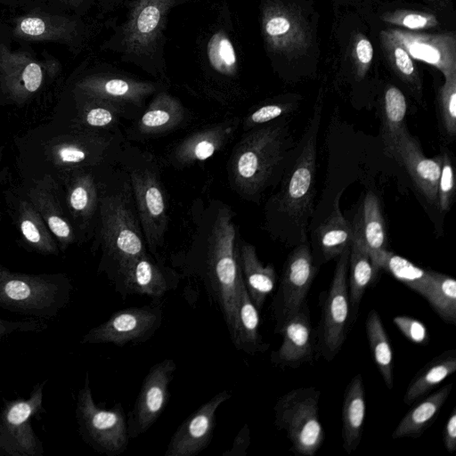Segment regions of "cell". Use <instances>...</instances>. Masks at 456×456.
<instances>
[{
	"label": "cell",
	"mask_w": 456,
	"mask_h": 456,
	"mask_svg": "<svg viewBox=\"0 0 456 456\" xmlns=\"http://www.w3.org/2000/svg\"><path fill=\"white\" fill-rule=\"evenodd\" d=\"M208 232L182 260H174L173 265L182 268L185 274L202 281L208 294L218 305L232 339L236 329L238 286L242 273L237 230L231 210L226 208L216 210Z\"/></svg>",
	"instance_id": "1"
},
{
	"label": "cell",
	"mask_w": 456,
	"mask_h": 456,
	"mask_svg": "<svg viewBox=\"0 0 456 456\" xmlns=\"http://www.w3.org/2000/svg\"><path fill=\"white\" fill-rule=\"evenodd\" d=\"M190 0H128L126 17L114 28L104 48L123 61L135 64L155 77L166 72L165 30L170 11Z\"/></svg>",
	"instance_id": "2"
},
{
	"label": "cell",
	"mask_w": 456,
	"mask_h": 456,
	"mask_svg": "<svg viewBox=\"0 0 456 456\" xmlns=\"http://www.w3.org/2000/svg\"><path fill=\"white\" fill-rule=\"evenodd\" d=\"M319 119L320 114H314L305 144L281 191L273 201L278 224H281L279 237L289 245L306 241L305 230L314 207Z\"/></svg>",
	"instance_id": "3"
},
{
	"label": "cell",
	"mask_w": 456,
	"mask_h": 456,
	"mask_svg": "<svg viewBox=\"0 0 456 456\" xmlns=\"http://www.w3.org/2000/svg\"><path fill=\"white\" fill-rule=\"evenodd\" d=\"M72 284L62 273L29 274L0 265V308L37 320L58 315L70 301Z\"/></svg>",
	"instance_id": "4"
},
{
	"label": "cell",
	"mask_w": 456,
	"mask_h": 456,
	"mask_svg": "<svg viewBox=\"0 0 456 456\" xmlns=\"http://www.w3.org/2000/svg\"><path fill=\"white\" fill-rule=\"evenodd\" d=\"M285 126L275 123L247 135L232 158V174L236 186L254 196L266 187L289 150Z\"/></svg>",
	"instance_id": "5"
},
{
	"label": "cell",
	"mask_w": 456,
	"mask_h": 456,
	"mask_svg": "<svg viewBox=\"0 0 456 456\" xmlns=\"http://www.w3.org/2000/svg\"><path fill=\"white\" fill-rule=\"evenodd\" d=\"M321 391L298 387L281 395L274 405V424L285 432L291 451L298 456H314L324 441L319 418Z\"/></svg>",
	"instance_id": "6"
},
{
	"label": "cell",
	"mask_w": 456,
	"mask_h": 456,
	"mask_svg": "<svg viewBox=\"0 0 456 456\" xmlns=\"http://www.w3.org/2000/svg\"><path fill=\"white\" fill-rule=\"evenodd\" d=\"M76 418L81 437L98 452L118 456L126 451L129 436L124 409L121 403L110 409L99 407L92 395L88 373L77 394Z\"/></svg>",
	"instance_id": "7"
},
{
	"label": "cell",
	"mask_w": 456,
	"mask_h": 456,
	"mask_svg": "<svg viewBox=\"0 0 456 456\" xmlns=\"http://www.w3.org/2000/svg\"><path fill=\"white\" fill-rule=\"evenodd\" d=\"M101 239L104 259L110 263L111 274L118 267L146 254L135 216L122 195L100 200Z\"/></svg>",
	"instance_id": "8"
},
{
	"label": "cell",
	"mask_w": 456,
	"mask_h": 456,
	"mask_svg": "<svg viewBox=\"0 0 456 456\" xmlns=\"http://www.w3.org/2000/svg\"><path fill=\"white\" fill-rule=\"evenodd\" d=\"M349 253L350 247L338 256L330 286L322 299L316 344L326 361L333 360L341 350L351 321L347 288Z\"/></svg>",
	"instance_id": "9"
},
{
	"label": "cell",
	"mask_w": 456,
	"mask_h": 456,
	"mask_svg": "<svg viewBox=\"0 0 456 456\" xmlns=\"http://www.w3.org/2000/svg\"><path fill=\"white\" fill-rule=\"evenodd\" d=\"M45 382L34 386L27 399L8 401L0 411V455L40 456L43 445L30 419L43 411Z\"/></svg>",
	"instance_id": "10"
},
{
	"label": "cell",
	"mask_w": 456,
	"mask_h": 456,
	"mask_svg": "<svg viewBox=\"0 0 456 456\" xmlns=\"http://www.w3.org/2000/svg\"><path fill=\"white\" fill-rule=\"evenodd\" d=\"M162 317L159 303L122 309L87 331L80 343L114 344L118 346L142 343L154 335L161 325Z\"/></svg>",
	"instance_id": "11"
},
{
	"label": "cell",
	"mask_w": 456,
	"mask_h": 456,
	"mask_svg": "<svg viewBox=\"0 0 456 456\" xmlns=\"http://www.w3.org/2000/svg\"><path fill=\"white\" fill-rule=\"evenodd\" d=\"M319 265L307 241L297 245L282 268L279 289L272 303L276 323L298 310L305 302Z\"/></svg>",
	"instance_id": "12"
},
{
	"label": "cell",
	"mask_w": 456,
	"mask_h": 456,
	"mask_svg": "<svg viewBox=\"0 0 456 456\" xmlns=\"http://www.w3.org/2000/svg\"><path fill=\"white\" fill-rule=\"evenodd\" d=\"M175 369V361L167 358L150 369L127 417L129 438L142 435L159 419L168 403L169 385Z\"/></svg>",
	"instance_id": "13"
},
{
	"label": "cell",
	"mask_w": 456,
	"mask_h": 456,
	"mask_svg": "<svg viewBox=\"0 0 456 456\" xmlns=\"http://www.w3.org/2000/svg\"><path fill=\"white\" fill-rule=\"evenodd\" d=\"M109 276L123 297L143 295L155 299L175 289L180 279L176 272L156 262L147 253L118 267Z\"/></svg>",
	"instance_id": "14"
},
{
	"label": "cell",
	"mask_w": 456,
	"mask_h": 456,
	"mask_svg": "<svg viewBox=\"0 0 456 456\" xmlns=\"http://www.w3.org/2000/svg\"><path fill=\"white\" fill-rule=\"evenodd\" d=\"M144 237L151 253L162 246L167 227V208L160 183L149 170H135L130 175Z\"/></svg>",
	"instance_id": "15"
},
{
	"label": "cell",
	"mask_w": 456,
	"mask_h": 456,
	"mask_svg": "<svg viewBox=\"0 0 456 456\" xmlns=\"http://www.w3.org/2000/svg\"><path fill=\"white\" fill-rule=\"evenodd\" d=\"M309 314L305 302L298 310L276 323L275 331L281 336V344L271 354L273 364L298 368L313 361L316 342Z\"/></svg>",
	"instance_id": "16"
},
{
	"label": "cell",
	"mask_w": 456,
	"mask_h": 456,
	"mask_svg": "<svg viewBox=\"0 0 456 456\" xmlns=\"http://www.w3.org/2000/svg\"><path fill=\"white\" fill-rule=\"evenodd\" d=\"M231 396L221 391L191 414L174 433L164 455L193 456L203 451L212 439L217 409Z\"/></svg>",
	"instance_id": "17"
},
{
	"label": "cell",
	"mask_w": 456,
	"mask_h": 456,
	"mask_svg": "<svg viewBox=\"0 0 456 456\" xmlns=\"http://www.w3.org/2000/svg\"><path fill=\"white\" fill-rule=\"evenodd\" d=\"M387 154L404 167L415 186L432 204H436L437 186L441 172V155L427 158L419 143L405 129L395 142L386 149Z\"/></svg>",
	"instance_id": "18"
},
{
	"label": "cell",
	"mask_w": 456,
	"mask_h": 456,
	"mask_svg": "<svg viewBox=\"0 0 456 456\" xmlns=\"http://www.w3.org/2000/svg\"><path fill=\"white\" fill-rule=\"evenodd\" d=\"M412 59L438 69L444 78L456 74V37L453 34L414 33L398 28L386 31Z\"/></svg>",
	"instance_id": "19"
},
{
	"label": "cell",
	"mask_w": 456,
	"mask_h": 456,
	"mask_svg": "<svg viewBox=\"0 0 456 456\" xmlns=\"http://www.w3.org/2000/svg\"><path fill=\"white\" fill-rule=\"evenodd\" d=\"M77 88L88 98L118 104L140 103L155 93L158 86L116 73H98L83 78L77 83Z\"/></svg>",
	"instance_id": "20"
},
{
	"label": "cell",
	"mask_w": 456,
	"mask_h": 456,
	"mask_svg": "<svg viewBox=\"0 0 456 456\" xmlns=\"http://www.w3.org/2000/svg\"><path fill=\"white\" fill-rule=\"evenodd\" d=\"M103 139L86 134L64 135L51 142L46 152L49 159L57 167H85L102 159L109 146Z\"/></svg>",
	"instance_id": "21"
},
{
	"label": "cell",
	"mask_w": 456,
	"mask_h": 456,
	"mask_svg": "<svg viewBox=\"0 0 456 456\" xmlns=\"http://www.w3.org/2000/svg\"><path fill=\"white\" fill-rule=\"evenodd\" d=\"M262 32L269 50L284 52L305 42L299 21L284 7L267 4L262 12Z\"/></svg>",
	"instance_id": "22"
},
{
	"label": "cell",
	"mask_w": 456,
	"mask_h": 456,
	"mask_svg": "<svg viewBox=\"0 0 456 456\" xmlns=\"http://www.w3.org/2000/svg\"><path fill=\"white\" fill-rule=\"evenodd\" d=\"M339 198L338 194L330 215L315 231L316 248L311 251L318 265L338 257L353 240L352 225L340 211Z\"/></svg>",
	"instance_id": "23"
},
{
	"label": "cell",
	"mask_w": 456,
	"mask_h": 456,
	"mask_svg": "<svg viewBox=\"0 0 456 456\" xmlns=\"http://www.w3.org/2000/svg\"><path fill=\"white\" fill-rule=\"evenodd\" d=\"M0 64L4 86L14 100L23 101L41 86L43 69L30 58L6 53L2 56Z\"/></svg>",
	"instance_id": "24"
},
{
	"label": "cell",
	"mask_w": 456,
	"mask_h": 456,
	"mask_svg": "<svg viewBox=\"0 0 456 456\" xmlns=\"http://www.w3.org/2000/svg\"><path fill=\"white\" fill-rule=\"evenodd\" d=\"M365 412L363 379L361 374H356L345 390L342 404V446L347 454L354 452L361 443Z\"/></svg>",
	"instance_id": "25"
},
{
	"label": "cell",
	"mask_w": 456,
	"mask_h": 456,
	"mask_svg": "<svg viewBox=\"0 0 456 456\" xmlns=\"http://www.w3.org/2000/svg\"><path fill=\"white\" fill-rule=\"evenodd\" d=\"M239 261L248 294L260 311L275 287V269L272 264L264 265L257 257L255 247L244 241L239 247Z\"/></svg>",
	"instance_id": "26"
},
{
	"label": "cell",
	"mask_w": 456,
	"mask_h": 456,
	"mask_svg": "<svg viewBox=\"0 0 456 456\" xmlns=\"http://www.w3.org/2000/svg\"><path fill=\"white\" fill-rule=\"evenodd\" d=\"M50 182L46 177L35 183L28 192L31 204L40 214L52 234L58 240L61 248L64 250L69 245L74 242L75 235L73 229L67 220L62 208L51 190Z\"/></svg>",
	"instance_id": "27"
},
{
	"label": "cell",
	"mask_w": 456,
	"mask_h": 456,
	"mask_svg": "<svg viewBox=\"0 0 456 456\" xmlns=\"http://www.w3.org/2000/svg\"><path fill=\"white\" fill-rule=\"evenodd\" d=\"M353 240L360 242L370 253L387 248L385 220L377 196L369 191L352 223Z\"/></svg>",
	"instance_id": "28"
},
{
	"label": "cell",
	"mask_w": 456,
	"mask_h": 456,
	"mask_svg": "<svg viewBox=\"0 0 456 456\" xmlns=\"http://www.w3.org/2000/svg\"><path fill=\"white\" fill-rule=\"evenodd\" d=\"M259 310L251 301L241 276L238 286L235 334L232 342L238 350L248 354L264 352L267 345L259 333Z\"/></svg>",
	"instance_id": "29"
},
{
	"label": "cell",
	"mask_w": 456,
	"mask_h": 456,
	"mask_svg": "<svg viewBox=\"0 0 456 456\" xmlns=\"http://www.w3.org/2000/svg\"><path fill=\"white\" fill-rule=\"evenodd\" d=\"M452 388V384H446L412 406L399 421L392 438L419 437L436 420Z\"/></svg>",
	"instance_id": "30"
},
{
	"label": "cell",
	"mask_w": 456,
	"mask_h": 456,
	"mask_svg": "<svg viewBox=\"0 0 456 456\" xmlns=\"http://www.w3.org/2000/svg\"><path fill=\"white\" fill-rule=\"evenodd\" d=\"M379 273L369 251L360 242L353 240L347 271L350 315L353 316V320L357 314L359 305L367 288L377 280Z\"/></svg>",
	"instance_id": "31"
},
{
	"label": "cell",
	"mask_w": 456,
	"mask_h": 456,
	"mask_svg": "<svg viewBox=\"0 0 456 456\" xmlns=\"http://www.w3.org/2000/svg\"><path fill=\"white\" fill-rule=\"evenodd\" d=\"M370 255L379 272L386 271L424 297L430 286L433 271L419 267L408 259L388 249L370 253Z\"/></svg>",
	"instance_id": "32"
},
{
	"label": "cell",
	"mask_w": 456,
	"mask_h": 456,
	"mask_svg": "<svg viewBox=\"0 0 456 456\" xmlns=\"http://www.w3.org/2000/svg\"><path fill=\"white\" fill-rule=\"evenodd\" d=\"M16 34L34 39L61 40L68 43L81 41L83 28L73 20L40 16L21 19L16 26Z\"/></svg>",
	"instance_id": "33"
},
{
	"label": "cell",
	"mask_w": 456,
	"mask_h": 456,
	"mask_svg": "<svg viewBox=\"0 0 456 456\" xmlns=\"http://www.w3.org/2000/svg\"><path fill=\"white\" fill-rule=\"evenodd\" d=\"M456 371V350H446L424 365L411 379L403 396L411 405Z\"/></svg>",
	"instance_id": "34"
},
{
	"label": "cell",
	"mask_w": 456,
	"mask_h": 456,
	"mask_svg": "<svg viewBox=\"0 0 456 456\" xmlns=\"http://www.w3.org/2000/svg\"><path fill=\"white\" fill-rule=\"evenodd\" d=\"M18 225L22 238L35 251L44 255L59 254L52 232L29 200H22L19 205Z\"/></svg>",
	"instance_id": "35"
},
{
	"label": "cell",
	"mask_w": 456,
	"mask_h": 456,
	"mask_svg": "<svg viewBox=\"0 0 456 456\" xmlns=\"http://www.w3.org/2000/svg\"><path fill=\"white\" fill-rule=\"evenodd\" d=\"M365 328L377 368L386 387L391 390L394 387L393 350L380 316L376 310H371L368 314Z\"/></svg>",
	"instance_id": "36"
},
{
	"label": "cell",
	"mask_w": 456,
	"mask_h": 456,
	"mask_svg": "<svg viewBox=\"0 0 456 456\" xmlns=\"http://www.w3.org/2000/svg\"><path fill=\"white\" fill-rule=\"evenodd\" d=\"M205 55L210 69L217 74L232 77L239 69V57L232 37L224 28L214 30L208 37Z\"/></svg>",
	"instance_id": "37"
},
{
	"label": "cell",
	"mask_w": 456,
	"mask_h": 456,
	"mask_svg": "<svg viewBox=\"0 0 456 456\" xmlns=\"http://www.w3.org/2000/svg\"><path fill=\"white\" fill-rule=\"evenodd\" d=\"M407 102L402 91L396 86L387 88L381 109V135L385 149L390 147L397 137L407 129L405 118Z\"/></svg>",
	"instance_id": "38"
},
{
	"label": "cell",
	"mask_w": 456,
	"mask_h": 456,
	"mask_svg": "<svg viewBox=\"0 0 456 456\" xmlns=\"http://www.w3.org/2000/svg\"><path fill=\"white\" fill-rule=\"evenodd\" d=\"M424 298L444 322L456 323V281L454 278L433 271L431 283Z\"/></svg>",
	"instance_id": "39"
},
{
	"label": "cell",
	"mask_w": 456,
	"mask_h": 456,
	"mask_svg": "<svg viewBox=\"0 0 456 456\" xmlns=\"http://www.w3.org/2000/svg\"><path fill=\"white\" fill-rule=\"evenodd\" d=\"M181 114V104L167 93L159 92L142 115L140 121L141 129L146 132H159L175 125Z\"/></svg>",
	"instance_id": "40"
},
{
	"label": "cell",
	"mask_w": 456,
	"mask_h": 456,
	"mask_svg": "<svg viewBox=\"0 0 456 456\" xmlns=\"http://www.w3.org/2000/svg\"><path fill=\"white\" fill-rule=\"evenodd\" d=\"M67 200L70 210L76 216H91L96 207L97 194L90 174H80L73 179L68 190Z\"/></svg>",
	"instance_id": "41"
},
{
	"label": "cell",
	"mask_w": 456,
	"mask_h": 456,
	"mask_svg": "<svg viewBox=\"0 0 456 456\" xmlns=\"http://www.w3.org/2000/svg\"><path fill=\"white\" fill-rule=\"evenodd\" d=\"M224 132L210 130L193 135L179 149L183 160H206L210 158L224 142Z\"/></svg>",
	"instance_id": "42"
},
{
	"label": "cell",
	"mask_w": 456,
	"mask_h": 456,
	"mask_svg": "<svg viewBox=\"0 0 456 456\" xmlns=\"http://www.w3.org/2000/svg\"><path fill=\"white\" fill-rule=\"evenodd\" d=\"M438 110L442 126L449 137L456 134V74L444 78L438 95Z\"/></svg>",
	"instance_id": "43"
},
{
	"label": "cell",
	"mask_w": 456,
	"mask_h": 456,
	"mask_svg": "<svg viewBox=\"0 0 456 456\" xmlns=\"http://www.w3.org/2000/svg\"><path fill=\"white\" fill-rule=\"evenodd\" d=\"M380 37L391 63L405 81L417 85L418 76L412 58L405 49L395 41L386 31L380 33Z\"/></svg>",
	"instance_id": "44"
},
{
	"label": "cell",
	"mask_w": 456,
	"mask_h": 456,
	"mask_svg": "<svg viewBox=\"0 0 456 456\" xmlns=\"http://www.w3.org/2000/svg\"><path fill=\"white\" fill-rule=\"evenodd\" d=\"M442 165L437 186L436 204L443 211H448L455 194V176L452 159L448 152L441 154Z\"/></svg>",
	"instance_id": "45"
},
{
	"label": "cell",
	"mask_w": 456,
	"mask_h": 456,
	"mask_svg": "<svg viewBox=\"0 0 456 456\" xmlns=\"http://www.w3.org/2000/svg\"><path fill=\"white\" fill-rule=\"evenodd\" d=\"M386 22L411 30L426 29L437 25V19L428 12L398 10L384 15Z\"/></svg>",
	"instance_id": "46"
},
{
	"label": "cell",
	"mask_w": 456,
	"mask_h": 456,
	"mask_svg": "<svg viewBox=\"0 0 456 456\" xmlns=\"http://www.w3.org/2000/svg\"><path fill=\"white\" fill-rule=\"evenodd\" d=\"M88 98V97H87ZM94 102L82 113L83 122L93 127H104L110 125L115 118V104L113 102L91 98Z\"/></svg>",
	"instance_id": "47"
},
{
	"label": "cell",
	"mask_w": 456,
	"mask_h": 456,
	"mask_svg": "<svg viewBox=\"0 0 456 456\" xmlns=\"http://www.w3.org/2000/svg\"><path fill=\"white\" fill-rule=\"evenodd\" d=\"M393 322L411 342L418 345L428 343V331L420 321L407 315H397L394 317Z\"/></svg>",
	"instance_id": "48"
},
{
	"label": "cell",
	"mask_w": 456,
	"mask_h": 456,
	"mask_svg": "<svg viewBox=\"0 0 456 456\" xmlns=\"http://www.w3.org/2000/svg\"><path fill=\"white\" fill-rule=\"evenodd\" d=\"M47 328L42 320L10 321L0 318V342L15 333L39 332Z\"/></svg>",
	"instance_id": "49"
},
{
	"label": "cell",
	"mask_w": 456,
	"mask_h": 456,
	"mask_svg": "<svg viewBox=\"0 0 456 456\" xmlns=\"http://www.w3.org/2000/svg\"><path fill=\"white\" fill-rule=\"evenodd\" d=\"M354 55L356 64V74L362 78L368 71L373 58V47L370 40L360 36L354 45Z\"/></svg>",
	"instance_id": "50"
},
{
	"label": "cell",
	"mask_w": 456,
	"mask_h": 456,
	"mask_svg": "<svg viewBox=\"0 0 456 456\" xmlns=\"http://www.w3.org/2000/svg\"><path fill=\"white\" fill-rule=\"evenodd\" d=\"M288 111V107L283 104H267L255 110L248 119L249 126H256L267 123Z\"/></svg>",
	"instance_id": "51"
},
{
	"label": "cell",
	"mask_w": 456,
	"mask_h": 456,
	"mask_svg": "<svg viewBox=\"0 0 456 456\" xmlns=\"http://www.w3.org/2000/svg\"><path fill=\"white\" fill-rule=\"evenodd\" d=\"M250 445V431L247 424L235 436L232 445L223 453V456H246Z\"/></svg>",
	"instance_id": "52"
},
{
	"label": "cell",
	"mask_w": 456,
	"mask_h": 456,
	"mask_svg": "<svg viewBox=\"0 0 456 456\" xmlns=\"http://www.w3.org/2000/svg\"><path fill=\"white\" fill-rule=\"evenodd\" d=\"M444 444L448 452L456 450V409L453 408L444 426L443 434Z\"/></svg>",
	"instance_id": "53"
},
{
	"label": "cell",
	"mask_w": 456,
	"mask_h": 456,
	"mask_svg": "<svg viewBox=\"0 0 456 456\" xmlns=\"http://www.w3.org/2000/svg\"><path fill=\"white\" fill-rule=\"evenodd\" d=\"M103 11H112L118 8L124 0H98Z\"/></svg>",
	"instance_id": "54"
},
{
	"label": "cell",
	"mask_w": 456,
	"mask_h": 456,
	"mask_svg": "<svg viewBox=\"0 0 456 456\" xmlns=\"http://www.w3.org/2000/svg\"><path fill=\"white\" fill-rule=\"evenodd\" d=\"M61 3L74 8V9H79L83 6L85 4V0H58Z\"/></svg>",
	"instance_id": "55"
}]
</instances>
